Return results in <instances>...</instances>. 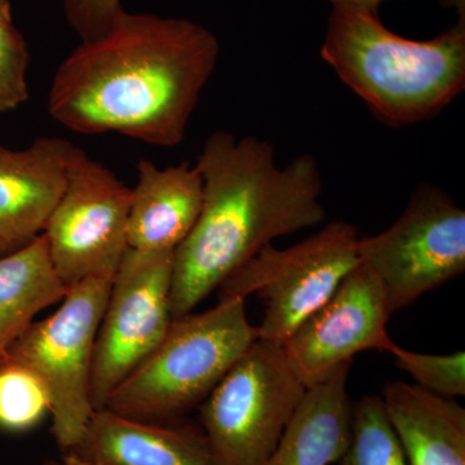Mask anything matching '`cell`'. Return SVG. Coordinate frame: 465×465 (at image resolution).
Here are the masks:
<instances>
[{"label": "cell", "instance_id": "6da1fadb", "mask_svg": "<svg viewBox=\"0 0 465 465\" xmlns=\"http://www.w3.org/2000/svg\"><path fill=\"white\" fill-rule=\"evenodd\" d=\"M215 34L186 18L124 12L57 67L48 110L81 134L180 145L219 60Z\"/></svg>", "mask_w": 465, "mask_h": 465}, {"label": "cell", "instance_id": "7a4b0ae2", "mask_svg": "<svg viewBox=\"0 0 465 465\" xmlns=\"http://www.w3.org/2000/svg\"><path fill=\"white\" fill-rule=\"evenodd\" d=\"M203 202L197 223L173 253L171 314L192 313L272 241L326 219L316 159L278 166L271 143L217 131L197 158Z\"/></svg>", "mask_w": 465, "mask_h": 465}, {"label": "cell", "instance_id": "3957f363", "mask_svg": "<svg viewBox=\"0 0 465 465\" xmlns=\"http://www.w3.org/2000/svg\"><path fill=\"white\" fill-rule=\"evenodd\" d=\"M321 56L382 122L420 124L464 90L465 21L412 41L391 32L379 12L332 8Z\"/></svg>", "mask_w": 465, "mask_h": 465}, {"label": "cell", "instance_id": "277c9868", "mask_svg": "<svg viewBox=\"0 0 465 465\" xmlns=\"http://www.w3.org/2000/svg\"><path fill=\"white\" fill-rule=\"evenodd\" d=\"M259 339L244 300H219L173 320L163 341L110 394L105 407L143 421L173 420L200 406Z\"/></svg>", "mask_w": 465, "mask_h": 465}, {"label": "cell", "instance_id": "5b68a950", "mask_svg": "<svg viewBox=\"0 0 465 465\" xmlns=\"http://www.w3.org/2000/svg\"><path fill=\"white\" fill-rule=\"evenodd\" d=\"M113 278L91 277L67 287L63 304L34 321L0 363L26 367L41 379L51 399V433L64 452L84 440L96 411L91 396L94 344Z\"/></svg>", "mask_w": 465, "mask_h": 465}, {"label": "cell", "instance_id": "8992f818", "mask_svg": "<svg viewBox=\"0 0 465 465\" xmlns=\"http://www.w3.org/2000/svg\"><path fill=\"white\" fill-rule=\"evenodd\" d=\"M307 390L282 344L253 342L200 405L201 428L220 465H264Z\"/></svg>", "mask_w": 465, "mask_h": 465}, {"label": "cell", "instance_id": "52a82bcc", "mask_svg": "<svg viewBox=\"0 0 465 465\" xmlns=\"http://www.w3.org/2000/svg\"><path fill=\"white\" fill-rule=\"evenodd\" d=\"M357 228L332 222L289 249L268 244L219 287V300L256 293L265 314L259 339L282 344L360 264Z\"/></svg>", "mask_w": 465, "mask_h": 465}, {"label": "cell", "instance_id": "ba28073f", "mask_svg": "<svg viewBox=\"0 0 465 465\" xmlns=\"http://www.w3.org/2000/svg\"><path fill=\"white\" fill-rule=\"evenodd\" d=\"M358 258L378 277L391 316L464 273V210L423 183L390 228L360 238Z\"/></svg>", "mask_w": 465, "mask_h": 465}, {"label": "cell", "instance_id": "9c48e42d", "mask_svg": "<svg viewBox=\"0 0 465 465\" xmlns=\"http://www.w3.org/2000/svg\"><path fill=\"white\" fill-rule=\"evenodd\" d=\"M133 191L76 146L66 183L45 235L52 265L66 287L91 277L114 278L128 250Z\"/></svg>", "mask_w": 465, "mask_h": 465}, {"label": "cell", "instance_id": "30bf717a", "mask_svg": "<svg viewBox=\"0 0 465 465\" xmlns=\"http://www.w3.org/2000/svg\"><path fill=\"white\" fill-rule=\"evenodd\" d=\"M174 251L128 247L113 278L101 320L91 396L94 410L158 347L173 323L171 286Z\"/></svg>", "mask_w": 465, "mask_h": 465}, {"label": "cell", "instance_id": "8fae6325", "mask_svg": "<svg viewBox=\"0 0 465 465\" xmlns=\"http://www.w3.org/2000/svg\"><path fill=\"white\" fill-rule=\"evenodd\" d=\"M391 313L378 277L366 265L354 266L326 302L309 314L282 342L293 372L307 388L326 381L361 351L391 353Z\"/></svg>", "mask_w": 465, "mask_h": 465}, {"label": "cell", "instance_id": "7c38bea8", "mask_svg": "<svg viewBox=\"0 0 465 465\" xmlns=\"http://www.w3.org/2000/svg\"><path fill=\"white\" fill-rule=\"evenodd\" d=\"M75 148L61 137H39L23 150L0 143V258L43 234Z\"/></svg>", "mask_w": 465, "mask_h": 465}, {"label": "cell", "instance_id": "4fadbf2b", "mask_svg": "<svg viewBox=\"0 0 465 465\" xmlns=\"http://www.w3.org/2000/svg\"><path fill=\"white\" fill-rule=\"evenodd\" d=\"M73 452L99 465H220L202 428L137 420L108 409L94 412Z\"/></svg>", "mask_w": 465, "mask_h": 465}, {"label": "cell", "instance_id": "5bb4252c", "mask_svg": "<svg viewBox=\"0 0 465 465\" xmlns=\"http://www.w3.org/2000/svg\"><path fill=\"white\" fill-rule=\"evenodd\" d=\"M128 215V247L174 251L200 216L203 179L198 167L183 163L158 168L148 159L137 163V183Z\"/></svg>", "mask_w": 465, "mask_h": 465}, {"label": "cell", "instance_id": "9a60e30c", "mask_svg": "<svg viewBox=\"0 0 465 465\" xmlns=\"http://www.w3.org/2000/svg\"><path fill=\"white\" fill-rule=\"evenodd\" d=\"M407 465H465V410L410 382H387L381 394Z\"/></svg>", "mask_w": 465, "mask_h": 465}, {"label": "cell", "instance_id": "2e32d148", "mask_svg": "<svg viewBox=\"0 0 465 465\" xmlns=\"http://www.w3.org/2000/svg\"><path fill=\"white\" fill-rule=\"evenodd\" d=\"M351 362L308 388L264 465H331L351 440L353 402L348 393Z\"/></svg>", "mask_w": 465, "mask_h": 465}, {"label": "cell", "instance_id": "e0dca14e", "mask_svg": "<svg viewBox=\"0 0 465 465\" xmlns=\"http://www.w3.org/2000/svg\"><path fill=\"white\" fill-rule=\"evenodd\" d=\"M66 291L43 234L0 258V360L32 326L34 318L63 300Z\"/></svg>", "mask_w": 465, "mask_h": 465}, {"label": "cell", "instance_id": "ac0fdd59", "mask_svg": "<svg viewBox=\"0 0 465 465\" xmlns=\"http://www.w3.org/2000/svg\"><path fill=\"white\" fill-rule=\"evenodd\" d=\"M336 465H407L381 396L370 394L353 403L351 440Z\"/></svg>", "mask_w": 465, "mask_h": 465}, {"label": "cell", "instance_id": "d6986e66", "mask_svg": "<svg viewBox=\"0 0 465 465\" xmlns=\"http://www.w3.org/2000/svg\"><path fill=\"white\" fill-rule=\"evenodd\" d=\"M50 414V394L41 379L26 367L0 363V430L27 432Z\"/></svg>", "mask_w": 465, "mask_h": 465}, {"label": "cell", "instance_id": "ffe728a7", "mask_svg": "<svg viewBox=\"0 0 465 465\" xmlns=\"http://www.w3.org/2000/svg\"><path fill=\"white\" fill-rule=\"evenodd\" d=\"M394 365L411 376L416 385L446 399L465 394V353L425 354L394 345Z\"/></svg>", "mask_w": 465, "mask_h": 465}, {"label": "cell", "instance_id": "44dd1931", "mask_svg": "<svg viewBox=\"0 0 465 465\" xmlns=\"http://www.w3.org/2000/svg\"><path fill=\"white\" fill-rule=\"evenodd\" d=\"M29 48L12 20L0 18V113L12 112L29 100Z\"/></svg>", "mask_w": 465, "mask_h": 465}, {"label": "cell", "instance_id": "7402d4cb", "mask_svg": "<svg viewBox=\"0 0 465 465\" xmlns=\"http://www.w3.org/2000/svg\"><path fill=\"white\" fill-rule=\"evenodd\" d=\"M64 12L82 43L99 39L124 14L121 0H64Z\"/></svg>", "mask_w": 465, "mask_h": 465}, {"label": "cell", "instance_id": "603a6c76", "mask_svg": "<svg viewBox=\"0 0 465 465\" xmlns=\"http://www.w3.org/2000/svg\"><path fill=\"white\" fill-rule=\"evenodd\" d=\"M332 8L362 9V11L379 12L384 0H326Z\"/></svg>", "mask_w": 465, "mask_h": 465}, {"label": "cell", "instance_id": "cb8c5ba5", "mask_svg": "<svg viewBox=\"0 0 465 465\" xmlns=\"http://www.w3.org/2000/svg\"><path fill=\"white\" fill-rule=\"evenodd\" d=\"M45 465H99L97 463H94V461L87 460V459L79 457L75 452L70 451L65 452V458H64L63 463H47Z\"/></svg>", "mask_w": 465, "mask_h": 465}, {"label": "cell", "instance_id": "d4e9b609", "mask_svg": "<svg viewBox=\"0 0 465 465\" xmlns=\"http://www.w3.org/2000/svg\"><path fill=\"white\" fill-rule=\"evenodd\" d=\"M446 8L454 9L457 12L459 20L465 21V0H440Z\"/></svg>", "mask_w": 465, "mask_h": 465}, {"label": "cell", "instance_id": "484cf974", "mask_svg": "<svg viewBox=\"0 0 465 465\" xmlns=\"http://www.w3.org/2000/svg\"><path fill=\"white\" fill-rule=\"evenodd\" d=\"M0 18L12 20V7L9 0H0Z\"/></svg>", "mask_w": 465, "mask_h": 465}]
</instances>
